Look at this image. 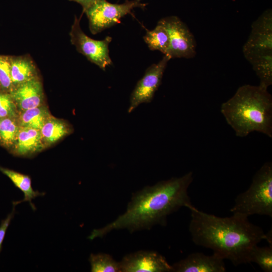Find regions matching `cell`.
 Instances as JSON below:
<instances>
[{
  "instance_id": "obj_12",
  "label": "cell",
  "mask_w": 272,
  "mask_h": 272,
  "mask_svg": "<svg viewBox=\"0 0 272 272\" xmlns=\"http://www.w3.org/2000/svg\"><path fill=\"white\" fill-rule=\"evenodd\" d=\"M10 94L21 111L42 105L43 87L38 77L13 87Z\"/></svg>"
},
{
  "instance_id": "obj_21",
  "label": "cell",
  "mask_w": 272,
  "mask_h": 272,
  "mask_svg": "<svg viewBox=\"0 0 272 272\" xmlns=\"http://www.w3.org/2000/svg\"><path fill=\"white\" fill-rule=\"evenodd\" d=\"M20 126L15 118H4L0 122V141L6 146L15 144Z\"/></svg>"
},
{
  "instance_id": "obj_4",
  "label": "cell",
  "mask_w": 272,
  "mask_h": 272,
  "mask_svg": "<svg viewBox=\"0 0 272 272\" xmlns=\"http://www.w3.org/2000/svg\"><path fill=\"white\" fill-rule=\"evenodd\" d=\"M245 58L251 64L259 84L272 83V11L265 10L253 22L249 37L243 46Z\"/></svg>"
},
{
  "instance_id": "obj_8",
  "label": "cell",
  "mask_w": 272,
  "mask_h": 272,
  "mask_svg": "<svg viewBox=\"0 0 272 272\" xmlns=\"http://www.w3.org/2000/svg\"><path fill=\"white\" fill-rule=\"evenodd\" d=\"M158 24L167 30L170 41L168 53L171 59L191 58L196 54L194 36L187 25L177 16H171L161 19Z\"/></svg>"
},
{
  "instance_id": "obj_19",
  "label": "cell",
  "mask_w": 272,
  "mask_h": 272,
  "mask_svg": "<svg viewBox=\"0 0 272 272\" xmlns=\"http://www.w3.org/2000/svg\"><path fill=\"white\" fill-rule=\"evenodd\" d=\"M89 262L92 272H121L119 262L107 253L90 254Z\"/></svg>"
},
{
  "instance_id": "obj_24",
  "label": "cell",
  "mask_w": 272,
  "mask_h": 272,
  "mask_svg": "<svg viewBox=\"0 0 272 272\" xmlns=\"http://www.w3.org/2000/svg\"><path fill=\"white\" fill-rule=\"evenodd\" d=\"M15 206H16L13 205V209L12 212L8 215L7 217L5 220L2 221L0 225V252L2 249V244L5 238L6 231L15 214Z\"/></svg>"
},
{
  "instance_id": "obj_15",
  "label": "cell",
  "mask_w": 272,
  "mask_h": 272,
  "mask_svg": "<svg viewBox=\"0 0 272 272\" xmlns=\"http://www.w3.org/2000/svg\"><path fill=\"white\" fill-rule=\"evenodd\" d=\"M0 171L8 177L15 186L24 193V197L22 200L14 201L13 204L16 206L21 202L28 201L32 209L35 210L36 208L34 205L32 203V200L38 196L44 195L45 193L33 190L31 184V179L27 175L1 166H0Z\"/></svg>"
},
{
  "instance_id": "obj_5",
  "label": "cell",
  "mask_w": 272,
  "mask_h": 272,
  "mask_svg": "<svg viewBox=\"0 0 272 272\" xmlns=\"http://www.w3.org/2000/svg\"><path fill=\"white\" fill-rule=\"evenodd\" d=\"M248 217L252 215L272 217V162L264 163L254 174L245 191L240 193L230 210Z\"/></svg>"
},
{
  "instance_id": "obj_18",
  "label": "cell",
  "mask_w": 272,
  "mask_h": 272,
  "mask_svg": "<svg viewBox=\"0 0 272 272\" xmlns=\"http://www.w3.org/2000/svg\"><path fill=\"white\" fill-rule=\"evenodd\" d=\"M146 33L143 38L149 48L152 51L158 50L166 55L169 50L170 41L166 29L157 23L154 29L149 30L146 28Z\"/></svg>"
},
{
  "instance_id": "obj_26",
  "label": "cell",
  "mask_w": 272,
  "mask_h": 272,
  "mask_svg": "<svg viewBox=\"0 0 272 272\" xmlns=\"http://www.w3.org/2000/svg\"><path fill=\"white\" fill-rule=\"evenodd\" d=\"M265 240H266L269 246H272V232H271V229L269 230V231L265 234Z\"/></svg>"
},
{
  "instance_id": "obj_1",
  "label": "cell",
  "mask_w": 272,
  "mask_h": 272,
  "mask_svg": "<svg viewBox=\"0 0 272 272\" xmlns=\"http://www.w3.org/2000/svg\"><path fill=\"white\" fill-rule=\"evenodd\" d=\"M193 180V174L189 172L145 187L132 194L123 214L104 227L94 230L88 238H102L114 230L126 229L132 233L157 224L166 225L169 215L192 205L188 189Z\"/></svg>"
},
{
  "instance_id": "obj_23",
  "label": "cell",
  "mask_w": 272,
  "mask_h": 272,
  "mask_svg": "<svg viewBox=\"0 0 272 272\" xmlns=\"http://www.w3.org/2000/svg\"><path fill=\"white\" fill-rule=\"evenodd\" d=\"M0 86L4 90H11L13 87L10 58L0 56Z\"/></svg>"
},
{
  "instance_id": "obj_27",
  "label": "cell",
  "mask_w": 272,
  "mask_h": 272,
  "mask_svg": "<svg viewBox=\"0 0 272 272\" xmlns=\"http://www.w3.org/2000/svg\"><path fill=\"white\" fill-rule=\"evenodd\" d=\"M0 122H1V120H0Z\"/></svg>"
},
{
  "instance_id": "obj_13",
  "label": "cell",
  "mask_w": 272,
  "mask_h": 272,
  "mask_svg": "<svg viewBox=\"0 0 272 272\" xmlns=\"http://www.w3.org/2000/svg\"><path fill=\"white\" fill-rule=\"evenodd\" d=\"M14 145L16 152L21 156L39 152L45 146L40 130L22 127L19 128Z\"/></svg>"
},
{
  "instance_id": "obj_16",
  "label": "cell",
  "mask_w": 272,
  "mask_h": 272,
  "mask_svg": "<svg viewBox=\"0 0 272 272\" xmlns=\"http://www.w3.org/2000/svg\"><path fill=\"white\" fill-rule=\"evenodd\" d=\"M44 144L51 145L71 132V128L64 121L50 115L40 129Z\"/></svg>"
},
{
  "instance_id": "obj_25",
  "label": "cell",
  "mask_w": 272,
  "mask_h": 272,
  "mask_svg": "<svg viewBox=\"0 0 272 272\" xmlns=\"http://www.w3.org/2000/svg\"><path fill=\"white\" fill-rule=\"evenodd\" d=\"M70 1H73L77 2L81 5L83 8L82 14L84 13L85 11L90 7L92 5L96 3L98 0H69ZM81 15V16H82Z\"/></svg>"
},
{
  "instance_id": "obj_20",
  "label": "cell",
  "mask_w": 272,
  "mask_h": 272,
  "mask_svg": "<svg viewBox=\"0 0 272 272\" xmlns=\"http://www.w3.org/2000/svg\"><path fill=\"white\" fill-rule=\"evenodd\" d=\"M249 261L257 263L265 272H271L272 246H255L251 251Z\"/></svg>"
},
{
  "instance_id": "obj_11",
  "label": "cell",
  "mask_w": 272,
  "mask_h": 272,
  "mask_svg": "<svg viewBox=\"0 0 272 272\" xmlns=\"http://www.w3.org/2000/svg\"><path fill=\"white\" fill-rule=\"evenodd\" d=\"M224 259L213 253L207 255L196 252L172 265V272H225Z\"/></svg>"
},
{
  "instance_id": "obj_3",
  "label": "cell",
  "mask_w": 272,
  "mask_h": 272,
  "mask_svg": "<svg viewBox=\"0 0 272 272\" xmlns=\"http://www.w3.org/2000/svg\"><path fill=\"white\" fill-rule=\"evenodd\" d=\"M220 109L237 137L256 131L272 138V96L267 89L259 85L241 86Z\"/></svg>"
},
{
  "instance_id": "obj_2",
  "label": "cell",
  "mask_w": 272,
  "mask_h": 272,
  "mask_svg": "<svg viewBox=\"0 0 272 272\" xmlns=\"http://www.w3.org/2000/svg\"><path fill=\"white\" fill-rule=\"evenodd\" d=\"M188 209L191 211L189 231L193 242L212 249L213 253L235 266L249 263L251 250L265 239L263 230L244 215L233 214L229 217H220L192 205Z\"/></svg>"
},
{
  "instance_id": "obj_22",
  "label": "cell",
  "mask_w": 272,
  "mask_h": 272,
  "mask_svg": "<svg viewBox=\"0 0 272 272\" xmlns=\"http://www.w3.org/2000/svg\"><path fill=\"white\" fill-rule=\"evenodd\" d=\"M17 116V106L10 93L0 92V118Z\"/></svg>"
},
{
  "instance_id": "obj_7",
  "label": "cell",
  "mask_w": 272,
  "mask_h": 272,
  "mask_svg": "<svg viewBox=\"0 0 272 272\" xmlns=\"http://www.w3.org/2000/svg\"><path fill=\"white\" fill-rule=\"evenodd\" d=\"M81 18V16L80 19L75 16L70 32L71 42L79 52L105 71L107 66L112 64L109 50L112 38L108 36L102 40H96L89 37L80 27Z\"/></svg>"
},
{
  "instance_id": "obj_9",
  "label": "cell",
  "mask_w": 272,
  "mask_h": 272,
  "mask_svg": "<svg viewBox=\"0 0 272 272\" xmlns=\"http://www.w3.org/2000/svg\"><path fill=\"white\" fill-rule=\"evenodd\" d=\"M170 59L168 55H164L158 63L147 68L130 94L128 113L133 111L140 104L150 103L153 100L155 92L161 84L164 71Z\"/></svg>"
},
{
  "instance_id": "obj_17",
  "label": "cell",
  "mask_w": 272,
  "mask_h": 272,
  "mask_svg": "<svg viewBox=\"0 0 272 272\" xmlns=\"http://www.w3.org/2000/svg\"><path fill=\"white\" fill-rule=\"evenodd\" d=\"M18 123L20 127L40 130L50 115L46 107L41 105L21 111Z\"/></svg>"
},
{
  "instance_id": "obj_10",
  "label": "cell",
  "mask_w": 272,
  "mask_h": 272,
  "mask_svg": "<svg viewBox=\"0 0 272 272\" xmlns=\"http://www.w3.org/2000/svg\"><path fill=\"white\" fill-rule=\"evenodd\" d=\"M121 272H171L172 265L165 257L152 250L127 254L119 261Z\"/></svg>"
},
{
  "instance_id": "obj_6",
  "label": "cell",
  "mask_w": 272,
  "mask_h": 272,
  "mask_svg": "<svg viewBox=\"0 0 272 272\" xmlns=\"http://www.w3.org/2000/svg\"><path fill=\"white\" fill-rule=\"evenodd\" d=\"M147 5L142 0H126L120 4L98 0L84 13L89 20L90 32L95 35L120 23V19L128 14L134 17L132 10L135 8L144 9Z\"/></svg>"
},
{
  "instance_id": "obj_14",
  "label": "cell",
  "mask_w": 272,
  "mask_h": 272,
  "mask_svg": "<svg viewBox=\"0 0 272 272\" xmlns=\"http://www.w3.org/2000/svg\"><path fill=\"white\" fill-rule=\"evenodd\" d=\"M13 87L35 78L37 72L33 61L26 56L10 57Z\"/></svg>"
}]
</instances>
